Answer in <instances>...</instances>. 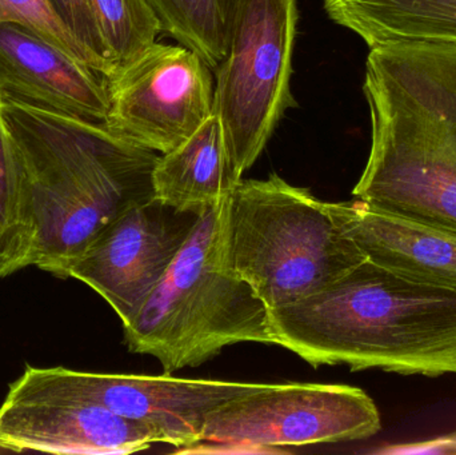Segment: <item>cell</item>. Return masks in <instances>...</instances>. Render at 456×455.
I'll list each match as a JSON object with an SVG mask.
<instances>
[{"label":"cell","instance_id":"6da1fadb","mask_svg":"<svg viewBox=\"0 0 456 455\" xmlns=\"http://www.w3.org/2000/svg\"><path fill=\"white\" fill-rule=\"evenodd\" d=\"M31 221L29 266L69 278L72 264L123 213L155 197L160 155L104 123L0 102Z\"/></svg>","mask_w":456,"mask_h":455},{"label":"cell","instance_id":"7a4b0ae2","mask_svg":"<svg viewBox=\"0 0 456 455\" xmlns=\"http://www.w3.org/2000/svg\"><path fill=\"white\" fill-rule=\"evenodd\" d=\"M273 345L310 365L456 376V288L366 259L322 290L270 310Z\"/></svg>","mask_w":456,"mask_h":455},{"label":"cell","instance_id":"3957f363","mask_svg":"<svg viewBox=\"0 0 456 455\" xmlns=\"http://www.w3.org/2000/svg\"><path fill=\"white\" fill-rule=\"evenodd\" d=\"M371 149L353 195L456 232V47L370 48Z\"/></svg>","mask_w":456,"mask_h":455},{"label":"cell","instance_id":"277c9868","mask_svg":"<svg viewBox=\"0 0 456 455\" xmlns=\"http://www.w3.org/2000/svg\"><path fill=\"white\" fill-rule=\"evenodd\" d=\"M231 197L200 214L165 277L123 325L128 349L157 358L166 374L202 365L231 345L273 344L270 310L233 264Z\"/></svg>","mask_w":456,"mask_h":455},{"label":"cell","instance_id":"5b68a950","mask_svg":"<svg viewBox=\"0 0 456 455\" xmlns=\"http://www.w3.org/2000/svg\"><path fill=\"white\" fill-rule=\"evenodd\" d=\"M231 251L236 272L268 310L305 298L366 261L327 202L275 174L241 179L233 191Z\"/></svg>","mask_w":456,"mask_h":455},{"label":"cell","instance_id":"8992f818","mask_svg":"<svg viewBox=\"0 0 456 455\" xmlns=\"http://www.w3.org/2000/svg\"><path fill=\"white\" fill-rule=\"evenodd\" d=\"M297 24V0H238L230 45L216 67L213 114L241 175L295 104L289 82Z\"/></svg>","mask_w":456,"mask_h":455},{"label":"cell","instance_id":"52a82bcc","mask_svg":"<svg viewBox=\"0 0 456 455\" xmlns=\"http://www.w3.org/2000/svg\"><path fill=\"white\" fill-rule=\"evenodd\" d=\"M382 429L372 398L358 387L259 384L214 409L202 443L273 451L374 437Z\"/></svg>","mask_w":456,"mask_h":455},{"label":"cell","instance_id":"ba28073f","mask_svg":"<svg viewBox=\"0 0 456 455\" xmlns=\"http://www.w3.org/2000/svg\"><path fill=\"white\" fill-rule=\"evenodd\" d=\"M257 385L176 378L171 374L131 376L28 366L7 394L95 403L149 427L158 443L187 451L202 443L206 418L214 409Z\"/></svg>","mask_w":456,"mask_h":455},{"label":"cell","instance_id":"9c48e42d","mask_svg":"<svg viewBox=\"0 0 456 455\" xmlns=\"http://www.w3.org/2000/svg\"><path fill=\"white\" fill-rule=\"evenodd\" d=\"M106 83L110 109L104 125L151 151H171L213 115L211 67L184 45L155 42Z\"/></svg>","mask_w":456,"mask_h":455},{"label":"cell","instance_id":"30bf717a","mask_svg":"<svg viewBox=\"0 0 456 455\" xmlns=\"http://www.w3.org/2000/svg\"><path fill=\"white\" fill-rule=\"evenodd\" d=\"M202 213L158 198L128 208L72 264L69 278L95 290L127 323L165 277Z\"/></svg>","mask_w":456,"mask_h":455},{"label":"cell","instance_id":"8fae6325","mask_svg":"<svg viewBox=\"0 0 456 455\" xmlns=\"http://www.w3.org/2000/svg\"><path fill=\"white\" fill-rule=\"evenodd\" d=\"M158 443L149 427L103 406L8 395L0 406V449L58 455H122Z\"/></svg>","mask_w":456,"mask_h":455},{"label":"cell","instance_id":"7c38bea8","mask_svg":"<svg viewBox=\"0 0 456 455\" xmlns=\"http://www.w3.org/2000/svg\"><path fill=\"white\" fill-rule=\"evenodd\" d=\"M0 102L104 123L106 77L16 23L0 24Z\"/></svg>","mask_w":456,"mask_h":455},{"label":"cell","instance_id":"4fadbf2b","mask_svg":"<svg viewBox=\"0 0 456 455\" xmlns=\"http://www.w3.org/2000/svg\"><path fill=\"white\" fill-rule=\"evenodd\" d=\"M343 234L366 259L396 274L456 288V232L388 213L363 200L329 203Z\"/></svg>","mask_w":456,"mask_h":455},{"label":"cell","instance_id":"5bb4252c","mask_svg":"<svg viewBox=\"0 0 456 455\" xmlns=\"http://www.w3.org/2000/svg\"><path fill=\"white\" fill-rule=\"evenodd\" d=\"M240 181L221 120L214 114L183 143L160 155L152 173L155 198L197 213L231 197Z\"/></svg>","mask_w":456,"mask_h":455},{"label":"cell","instance_id":"9a60e30c","mask_svg":"<svg viewBox=\"0 0 456 455\" xmlns=\"http://www.w3.org/2000/svg\"><path fill=\"white\" fill-rule=\"evenodd\" d=\"M335 23L370 48L393 45L456 47V0H324Z\"/></svg>","mask_w":456,"mask_h":455},{"label":"cell","instance_id":"2e32d148","mask_svg":"<svg viewBox=\"0 0 456 455\" xmlns=\"http://www.w3.org/2000/svg\"><path fill=\"white\" fill-rule=\"evenodd\" d=\"M162 32L202 56L211 69L230 45L238 0H147Z\"/></svg>","mask_w":456,"mask_h":455},{"label":"cell","instance_id":"e0dca14e","mask_svg":"<svg viewBox=\"0 0 456 455\" xmlns=\"http://www.w3.org/2000/svg\"><path fill=\"white\" fill-rule=\"evenodd\" d=\"M31 248L26 184L0 112V278L28 267Z\"/></svg>","mask_w":456,"mask_h":455},{"label":"cell","instance_id":"ac0fdd59","mask_svg":"<svg viewBox=\"0 0 456 455\" xmlns=\"http://www.w3.org/2000/svg\"><path fill=\"white\" fill-rule=\"evenodd\" d=\"M115 71L154 45L159 20L147 0H87Z\"/></svg>","mask_w":456,"mask_h":455},{"label":"cell","instance_id":"d6986e66","mask_svg":"<svg viewBox=\"0 0 456 455\" xmlns=\"http://www.w3.org/2000/svg\"><path fill=\"white\" fill-rule=\"evenodd\" d=\"M2 23H16L27 27L51 45L61 48L77 61L91 67L87 53L72 37L48 0H0V24Z\"/></svg>","mask_w":456,"mask_h":455},{"label":"cell","instance_id":"ffe728a7","mask_svg":"<svg viewBox=\"0 0 456 455\" xmlns=\"http://www.w3.org/2000/svg\"><path fill=\"white\" fill-rule=\"evenodd\" d=\"M90 59L91 67L104 77L115 71L87 0H48Z\"/></svg>","mask_w":456,"mask_h":455}]
</instances>
